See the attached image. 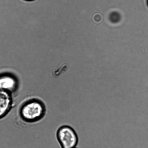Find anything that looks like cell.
Masks as SVG:
<instances>
[{"mask_svg": "<svg viewBox=\"0 0 148 148\" xmlns=\"http://www.w3.org/2000/svg\"><path fill=\"white\" fill-rule=\"evenodd\" d=\"M46 111L45 104L41 99L36 97H31L27 99L20 104L18 115L23 122L33 124L43 119L46 115Z\"/></svg>", "mask_w": 148, "mask_h": 148, "instance_id": "1", "label": "cell"}, {"mask_svg": "<svg viewBox=\"0 0 148 148\" xmlns=\"http://www.w3.org/2000/svg\"><path fill=\"white\" fill-rule=\"evenodd\" d=\"M13 96L7 91L0 90V119L5 117L14 107Z\"/></svg>", "mask_w": 148, "mask_h": 148, "instance_id": "4", "label": "cell"}, {"mask_svg": "<svg viewBox=\"0 0 148 148\" xmlns=\"http://www.w3.org/2000/svg\"><path fill=\"white\" fill-rule=\"evenodd\" d=\"M56 137L62 148H74L78 145L77 134L72 126L65 125L59 127Z\"/></svg>", "mask_w": 148, "mask_h": 148, "instance_id": "2", "label": "cell"}, {"mask_svg": "<svg viewBox=\"0 0 148 148\" xmlns=\"http://www.w3.org/2000/svg\"><path fill=\"white\" fill-rule=\"evenodd\" d=\"M19 88L18 81L14 75L7 73L0 75V90L7 91L14 95Z\"/></svg>", "mask_w": 148, "mask_h": 148, "instance_id": "3", "label": "cell"}, {"mask_svg": "<svg viewBox=\"0 0 148 148\" xmlns=\"http://www.w3.org/2000/svg\"><path fill=\"white\" fill-rule=\"evenodd\" d=\"M146 3H147V5L148 7V0H147V1H146Z\"/></svg>", "mask_w": 148, "mask_h": 148, "instance_id": "6", "label": "cell"}, {"mask_svg": "<svg viewBox=\"0 0 148 148\" xmlns=\"http://www.w3.org/2000/svg\"><path fill=\"white\" fill-rule=\"evenodd\" d=\"M24 1H34V0H24Z\"/></svg>", "mask_w": 148, "mask_h": 148, "instance_id": "5", "label": "cell"}, {"mask_svg": "<svg viewBox=\"0 0 148 148\" xmlns=\"http://www.w3.org/2000/svg\"><path fill=\"white\" fill-rule=\"evenodd\" d=\"M74 148H77V147H74Z\"/></svg>", "mask_w": 148, "mask_h": 148, "instance_id": "7", "label": "cell"}]
</instances>
